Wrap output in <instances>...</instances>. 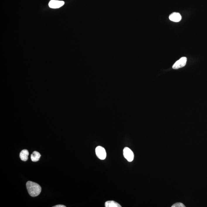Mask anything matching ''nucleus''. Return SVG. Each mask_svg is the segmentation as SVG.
Returning a JSON list of instances; mask_svg holds the SVG:
<instances>
[{
	"label": "nucleus",
	"instance_id": "nucleus-1",
	"mask_svg": "<svg viewBox=\"0 0 207 207\" xmlns=\"http://www.w3.org/2000/svg\"><path fill=\"white\" fill-rule=\"evenodd\" d=\"M26 187L29 195L32 197L38 196L41 192V187L35 182L28 181L26 183Z\"/></svg>",
	"mask_w": 207,
	"mask_h": 207
},
{
	"label": "nucleus",
	"instance_id": "nucleus-2",
	"mask_svg": "<svg viewBox=\"0 0 207 207\" xmlns=\"http://www.w3.org/2000/svg\"><path fill=\"white\" fill-rule=\"evenodd\" d=\"M124 157L129 162H132L134 158V154L133 152L128 147H125L123 150Z\"/></svg>",
	"mask_w": 207,
	"mask_h": 207
},
{
	"label": "nucleus",
	"instance_id": "nucleus-3",
	"mask_svg": "<svg viewBox=\"0 0 207 207\" xmlns=\"http://www.w3.org/2000/svg\"><path fill=\"white\" fill-rule=\"evenodd\" d=\"M96 153L98 158L101 160H105L106 157V150L103 147L98 146L96 148Z\"/></svg>",
	"mask_w": 207,
	"mask_h": 207
},
{
	"label": "nucleus",
	"instance_id": "nucleus-4",
	"mask_svg": "<svg viewBox=\"0 0 207 207\" xmlns=\"http://www.w3.org/2000/svg\"><path fill=\"white\" fill-rule=\"evenodd\" d=\"M187 61V58L185 57L181 58L179 60L176 61L173 66V69H178L185 66Z\"/></svg>",
	"mask_w": 207,
	"mask_h": 207
},
{
	"label": "nucleus",
	"instance_id": "nucleus-5",
	"mask_svg": "<svg viewBox=\"0 0 207 207\" xmlns=\"http://www.w3.org/2000/svg\"><path fill=\"white\" fill-rule=\"evenodd\" d=\"M64 2L63 1L57 0H51L49 2V6L51 8H60L64 5Z\"/></svg>",
	"mask_w": 207,
	"mask_h": 207
},
{
	"label": "nucleus",
	"instance_id": "nucleus-6",
	"mask_svg": "<svg viewBox=\"0 0 207 207\" xmlns=\"http://www.w3.org/2000/svg\"><path fill=\"white\" fill-rule=\"evenodd\" d=\"M169 19L172 21L178 22L180 21L182 19V16L180 13L174 12L172 13L169 16Z\"/></svg>",
	"mask_w": 207,
	"mask_h": 207
},
{
	"label": "nucleus",
	"instance_id": "nucleus-7",
	"mask_svg": "<svg viewBox=\"0 0 207 207\" xmlns=\"http://www.w3.org/2000/svg\"><path fill=\"white\" fill-rule=\"evenodd\" d=\"M29 152L27 150H23L20 153V157L22 161H26L28 159Z\"/></svg>",
	"mask_w": 207,
	"mask_h": 207
},
{
	"label": "nucleus",
	"instance_id": "nucleus-8",
	"mask_svg": "<svg viewBox=\"0 0 207 207\" xmlns=\"http://www.w3.org/2000/svg\"><path fill=\"white\" fill-rule=\"evenodd\" d=\"M41 157V155L39 152L34 151L31 155V159L33 162H37L39 160Z\"/></svg>",
	"mask_w": 207,
	"mask_h": 207
},
{
	"label": "nucleus",
	"instance_id": "nucleus-9",
	"mask_svg": "<svg viewBox=\"0 0 207 207\" xmlns=\"http://www.w3.org/2000/svg\"><path fill=\"white\" fill-rule=\"evenodd\" d=\"M106 207H121V206L117 202L113 201H107L106 202L105 204Z\"/></svg>",
	"mask_w": 207,
	"mask_h": 207
},
{
	"label": "nucleus",
	"instance_id": "nucleus-10",
	"mask_svg": "<svg viewBox=\"0 0 207 207\" xmlns=\"http://www.w3.org/2000/svg\"><path fill=\"white\" fill-rule=\"evenodd\" d=\"M172 207H185V206L181 203H177L172 206Z\"/></svg>",
	"mask_w": 207,
	"mask_h": 207
},
{
	"label": "nucleus",
	"instance_id": "nucleus-11",
	"mask_svg": "<svg viewBox=\"0 0 207 207\" xmlns=\"http://www.w3.org/2000/svg\"><path fill=\"white\" fill-rule=\"evenodd\" d=\"M54 207H66V206L63 205H57L53 206Z\"/></svg>",
	"mask_w": 207,
	"mask_h": 207
}]
</instances>
